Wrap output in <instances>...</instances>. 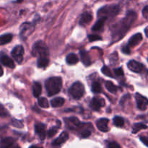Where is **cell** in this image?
<instances>
[{"label": "cell", "mask_w": 148, "mask_h": 148, "mask_svg": "<svg viewBox=\"0 0 148 148\" xmlns=\"http://www.w3.org/2000/svg\"><path fill=\"white\" fill-rule=\"evenodd\" d=\"M136 19H137L136 12L133 11L128 12L127 15L118 24L114 26V32H113V39L114 40H119L120 38L124 37L125 33L132 25Z\"/></svg>", "instance_id": "6da1fadb"}, {"label": "cell", "mask_w": 148, "mask_h": 148, "mask_svg": "<svg viewBox=\"0 0 148 148\" xmlns=\"http://www.w3.org/2000/svg\"><path fill=\"white\" fill-rule=\"evenodd\" d=\"M46 91L49 96L56 95L60 92L62 88V78L59 77H50L45 82Z\"/></svg>", "instance_id": "7a4b0ae2"}, {"label": "cell", "mask_w": 148, "mask_h": 148, "mask_svg": "<svg viewBox=\"0 0 148 148\" xmlns=\"http://www.w3.org/2000/svg\"><path fill=\"white\" fill-rule=\"evenodd\" d=\"M32 54L36 57H38V59L43 57H49V48L44 42L42 41V40H38L33 45V49H32Z\"/></svg>", "instance_id": "3957f363"}, {"label": "cell", "mask_w": 148, "mask_h": 148, "mask_svg": "<svg viewBox=\"0 0 148 148\" xmlns=\"http://www.w3.org/2000/svg\"><path fill=\"white\" fill-rule=\"evenodd\" d=\"M120 8L118 5L112 4V5H106L100 9L98 12V16L101 17H105L108 19V17H114L119 12Z\"/></svg>", "instance_id": "277c9868"}, {"label": "cell", "mask_w": 148, "mask_h": 148, "mask_svg": "<svg viewBox=\"0 0 148 148\" xmlns=\"http://www.w3.org/2000/svg\"><path fill=\"white\" fill-rule=\"evenodd\" d=\"M69 92L74 98L79 99L85 94V88L81 82H76L69 88Z\"/></svg>", "instance_id": "5b68a950"}, {"label": "cell", "mask_w": 148, "mask_h": 148, "mask_svg": "<svg viewBox=\"0 0 148 148\" xmlns=\"http://www.w3.org/2000/svg\"><path fill=\"white\" fill-rule=\"evenodd\" d=\"M35 30V25L33 23H23L20 26V38L23 40H25L28 36L33 33Z\"/></svg>", "instance_id": "8992f818"}, {"label": "cell", "mask_w": 148, "mask_h": 148, "mask_svg": "<svg viewBox=\"0 0 148 148\" xmlns=\"http://www.w3.org/2000/svg\"><path fill=\"white\" fill-rule=\"evenodd\" d=\"M23 55H24V48L23 46H16L12 51V56L14 60L18 64H20L23 60Z\"/></svg>", "instance_id": "52a82bcc"}, {"label": "cell", "mask_w": 148, "mask_h": 148, "mask_svg": "<svg viewBox=\"0 0 148 148\" xmlns=\"http://www.w3.org/2000/svg\"><path fill=\"white\" fill-rule=\"evenodd\" d=\"M129 69L135 73H141L145 70V66L140 62L135 60H131L127 64Z\"/></svg>", "instance_id": "ba28073f"}, {"label": "cell", "mask_w": 148, "mask_h": 148, "mask_svg": "<svg viewBox=\"0 0 148 148\" xmlns=\"http://www.w3.org/2000/svg\"><path fill=\"white\" fill-rule=\"evenodd\" d=\"M136 102H137V108L142 111H145L148 107V99L146 97L140 95V93H136L135 95Z\"/></svg>", "instance_id": "9c48e42d"}, {"label": "cell", "mask_w": 148, "mask_h": 148, "mask_svg": "<svg viewBox=\"0 0 148 148\" xmlns=\"http://www.w3.org/2000/svg\"><path fill=\"white\" fill-rule=\"evenodd\" d=\"M105 106V101L104 99L98 97H95L91 101L90 106L94 111H99L102 107Z\"/></svg>", "instance_id": "30bf717a"}, {"label": "cell", "mask_w": 148, "mask_h": 148, "mask_svg": "<svg viewBox=\"0 0 148 148\" xmlns=\"http://www.w3.org/2000/svg\"><path fill=\"white\" fill-rule=\"evenodd\" d=\"M65 120H66L65 121H66V125L70 130H77V129L79 128L82 125L79 120L76 117H69V118L65 119Z\"/></svg>", "instance_id": "8fae6325"}, {"label": "cell", "mask_w": 148, "mask_h": 148, "mask_svg": "<svg viewBox=\"0 0 148 148\" xmlns=\"http://www.w3.org/2000/svg\"><path fill=\"white\" fill-rule=\"evenodd\" d=\"M0 62L5 66L11 68V69H14L15 67V64L12 59L2 52L0 53Z\"/></svg>", "instance_id": "7c38bea8"}, {"label": "cell", "mask_w": 148, "mask_h": 148, "mask_svg": "<svg viewBox=\"0 0 148 148\" xmlns=\"http://www.w3.org/2000/svg\"><path fill=\"white\" fill-rule=\"evenodd\" d=\"M35 132L36 134L39 137V138L41 140H43L46 138V126L42 123H38L35 125Z\"/></svg>", "instance_id": "4fadbf2b"}, {"label": "cell", "mask_w": 148, "mask_h": 148, "mask_svg": "<svg viewBox=\"0 0 148 148\" xmlns=\"http://www.w3.org/2000/svg\"><path fill=\"white\" fill-rule=\"evenodd\" d=\"M69 139V134L66 132H63L52 143V145L55 147H58L62 145Z\"/></svg>", "instance_id": "5bb4252c"}, {"label": "cell", "mask_w": 148, "mask_h": 148, "mask_svg": "<svg viewBox=\"0 0 148 148\" xmlns=\"http://www.w3.org/2000/svg\"><path fill=\"white\" fill-rule=\"evenodd\" d=\"M108 122H109V120L108 119H100L97 121L96 126L100 131L103 132H107L109 131V128L108 127Z\"/></svg>", "instance_id": "9a60e30c"}, {"label": "cell", "mask_w": 148, "mask_h": 148, "mask_svg": "<svg viewBox=\"0 0 148 148\" xmlns=\"http://www.w3.org/2000/svg\"><path fill=\"white\" fill-rule=\"evenodd\" d=\"M143 40V36H142L141 33H136L134 36H132L130 38L128 42L129 46H131V47H135L136 46L139 44L140 42Z\"/></svg>", "instance_id": "2e32d148"}, {"label": "cell", "mask_w": 148, "mask_h": 148, "mask_svg": "<svg viewBox=\"0 0 148 148\" xmlns=\"http://www.w3.org/2000/svg\"><path fill=\"white\" fill-rule=\"evenodd\" d=\"M14 143L15 139L12 137H5L2 139L0 143V148H11Z\"/></svg>", "instance_id": "e0dca14e"}, {"label": "cell", "mask_w": 148, "mask_h": 148, "mask_svg": "<svg viewBox=\"0 0 148 148\" xmlns=\"http://www.w3.org/2000/svg\"><path fill=\"white\" fill-rule=\"evenodd\" d=\"M92 20V14L89 12H85L81 15L80 20H79V24L82 26L88 25Z\"/></svg>", "instance_id": "ac0fdd59"}, {"label": "cell", "mask_w": 148, "mask_h": 148, "mask_svg": "<svg viewBox=\"0 0 148 148\" xmlns=\"http://www.w3.org/2000/svg\"><path fill=\"white\" fill-rule=\"evenodd\" d=\"M79 54H80L81 61H82V62L83 63V64L85 65V66H89V65H90V57L88 53H87L85 51H79Z\"/></svg>", "instance_id": "d6986e66"}, {"label": "cell", "mask_w": 148, "mask_h": 148, "mask_svg": "<svg viewBox=\"0 0 148 148\" xmlns=\"http://www.w3.org/2000/svg\"><path fill=\"white\" fill-rule=\"evenodd\" d=\"M64 99L61 97H57L51 101V105L53 108H59V107L62 106L64 104Z\"/></svg>", "instance_id": "ffe728a7"}, {"label": "cell", "mask_w": 148, "mask_h": 148, "mask_svg": "<svg viewBox=\"0 0 148 148\" xmlns=\"http://www.w3.org/2000/svg\"><path fill=\"white\" fill-rule=\"evenodd\" d=\"M66 62L68 64L73 65L79 62V59H78L77 56L75 53H69L66 56Z\"/></svg>", "instance_id": "44dd1931"}, {"label": "cell", "mask_w": 148, "mask_h": 148, "mask_svg": "<svg viewBox=\"0 0 148 148\" xmlns=\"http://www.w3.org/2000/svg\"><path fill=\"white\" fill-rule=\"evenodd\" d=\"M107 19L105 18V17H101L99 18V20L96 22V23L94 24V25L92 26V30L93 31H98V30H100L103 27L104 24H105V22Z\"/></svg>", "instance_id": "7402d4cb"}, {"label": "cell", "mask_w": 148, "mask_h": 148, "mask_svg": "<svg viewBox=\"0 0 148 148\" xmlns=\"http://www.w3.org/2000/svg\"><path fill=\"white\" fill-rule=\"evenodd\" d=\"M41 91H42L41 85L38 82H34L33 86V95H34V97H36V98H38V97L40 96V94H41Z\"/></svg>", "instance_id": "603a6c76"}, {"label": "cell", "mask_w": 148, "mask_h": 148, "mask_svg": "<svg viewBox=\"0 0 148 148\" xmlns=\"http://www.w3.org/2000/svg\"><path fill=\"white\" fill-rule=\"evenodd\" d=\"M12 35L10 34V33H6V34L1 36H0V46L5 45L7 43H10L12 40Z\"/></svg>", "instance_id": "cb8c5ba5"}, {"label": "cell", "mask_w": 148, "mask_h": 148, "mask_svg": "<svg viewBox=\"0 0 148 148\" xmlns=\"http://www.w3.org/2000/svg\"><path fill=\"white\" fill-rule=\"evenodd\" d=\"M49 57L38 58L37 61V66L39 68H45L49 65Z\"/></svg>", "instance_id": "d4e9b609"}, {"label": "cell", "mask_w": 148, "mask_h": 148, "mask_svg": "<svg viewBox=\"0 0 148 148\" xmlns=\"http://www.w3.org/2000/svg\"><path fill=\"white\" fill-rule=\"evenodd\" d=\"M147 127L145 124H143V123H137V124H134L132 127V133L133 134H136L139 131L142 130H145L147 129Z\"/></svg>", "instance_id": "484cf974"}, {"label": "cell", "mask_w": 148, "mask_h": 148, "mask_svg": "<svg viewBox=\"0 0 148 148\" xmlns=\"http://www.w3.org/2000/svg\"><path fill=\"white\" fill-rule=\"evenodd\" d=\"M106 89L108 90L110 92H112V93L116 92L117 90H118L117 87L112 82H111V81H107V82H106Z\"/></svg>", "instance_id": "4316f807"}, {"label": "cell", "mask_w": 148, "mask_h": 148, "mask_svg": "<svg viewBox=\"0 0 148 148\" xmlns=\"http://www.w3.org/2000/svg\"><path fill=\"white\" fill-rule=\"evenodd\" d=\"M38 105L41 108H48L49 107V103L48 102V100L46 98H40L38 100Z\"/></svg>", "instance_id": "83f0119b"}, {"label": "cell", "mask_w": 148, "mask_h": 148, "mask_svg": "<svg viewBox=\"0 0 148 148\" xmlns=\"http://www.w3.org/2000/svg\"><path fill=\"white\" fill-rule=\"evenodd\" d=\"M92 91L94 93H100L102 90V88H101V85L99 82H95L92 83Z\"/></svg>", "instance_id": "f1b7e54d"}, {"label": "cell", "mask_w": 148, "mask_h": 148, "mask_svg": "<svg viewBox=\"0 0 148 148\" xmlns=\"http://www.w3.org/2000/svg\"><path fill=\"white\" fill-rule=\"evenodd\" d=\"M114 124L116 127H123L124 124V119L120 116H115L114 118Z\"/></svg>", "instance_id": "f546056e"}, {"label": "cell", "mask_w": 148, "mask_h": 148, "mask_svg": "<svg viewBox=\"0 0 148 148\" xmlns=\"http://www.w3.org/2000/svg\"><path fill=\"white\" fill-rule=\"evenodd\" d=\"M59 129V126H55V127H52L51 129H50L49 131L48 132V137H53V136L57 133Z\"/></svg>", "instance_id": "4dcf8cb0"}, {"label": "cell", "mask_w": 148, "mask_h": 148, "mask_svg": "<svg viewBox=\"0 0 148 148\" xmlns=\"http://www.w3.org/2000/svg\"><path fill=\"white\" fill-rule=\"evenodd\" d=\"M101 72L104 74L106 76L110 77H114V76L112 75V73H111V70H110L109 68L106 66H104L102 67V69H101Z\"/></svg>", "instance_id": "1f68e13d"}, {"label": "cell", "mask_w": 148, "mask_h": 148, "mask_svg": "<svg viewBox=\"0 0 148 148\" xmlns=\"http://www.w3.org/2000/svg\"><path fill=\"white\" fill-rule=\"evenodd\" d=\"M9 115L8 111L6 110L4 106L0 103V116L1 117H6Z\"/></svg>", "instance_id": "d6a6232c"}, {"label": "cell", "mask_w": 148, "mask_h": 148, "mask_svg": "<svg viewBox=\"0 0 148 148\" xmlns=\"http://www.w3.org/2000/svg\"><path fill=\"white\" fill-rule=\"evenodd\" d=\"M12 124L14 127H18V128H22L23 127V124L21 121L20 120H17L15 119H13L12 120Z\"/></svg>", "instance_id": "836d02e7"}, {"label": "cell", "mask_w": 148, "mask_h": 148, "mask_svg": "<svg viewBox=\"0 0 148 148\" xmlns=\"http://www.w3.org/2000/svg\"><path fill=\"white\" fill-rule=\"evenodd\" d=\"M88 39L90 42H93V41H96V40H101L102 39V38L101 36H98V35H89L88 36Z\"/></svg>", "instance_id": "e575fe53"}, {"label": "cell", "mask_w": 148, "mask_h": 148, "mask_svg": "<svg viewBox=\"0 0 148 148\" xmlns=\"http://www.w3.org/2000/svg\"><path fill=\"white\" fill-rule=\"evenodd\" d=\"M91 134V132L88 130H82L80 132V136L82 138H87V137H89Z\"/></svg>", "instance_id": "d590c367"}, {"label": "cell", "mask_w": 148, "mask_h": 148, "mask_svg": "<svg viewBox=\"0 0 148 148\" xmlns=\"http://www.w3.org/2000/svg\"><path fill=\"white\" fill-rule=\"evenodd\" d=\"M108 148H121V146L119 145V144L116 143V142H110L108 143Z\"/></svg>", "instance_id": "8d00e7d4"}, {"label": "cell", "mask_w": 148, "mask_h": 148, "mask_svg": "<svg viewBox=\"0 0 148 148\" xmlns=\"http://www.w3.org/2000/svg\"><path fill=\"white\" fill-rule=\"evenodd\" d=\"M114 72H115L117 76H123L124 75V71H123V69L121 67L114 69Z\"/></svg>", "instance_id": "74e56055"}, {"label": "cell", "mask_w": 148, "mask_h": 148, "mask_svg": "<svg viewBox=\"0 0 148 148\" xmlns=\"http://www.w3.org/2000/svg\"><path fill=\"white\" fill-rule=\"evenodd\" d=\"M122 52L124 53H126V54H130L131 51H130V46L129 45H125L122 47Z\"/></svg>", "instance_id": "f35d334b"}, {"label": "cell", "mask_w": 148, "mask_h": 148, "mask_svg": "<svg viewBox=\"0 0 148 148\" xmlns=\"http://www.w3.org/2000/svg\"><path fill=\"white\" fill-rule=\"evenodd\" d=\"M143 15L146 20H148V6L145 7L143 10Z\"/></svg>", "instance_id": "ab89813d"}, {"label": "cell", "mask_w": 148, "mask_h": 148, "mask_svg": "<svg viewBox=\"0 0 148 148\" xmlns=\"http://www.w3.org/2000/svg\"><path fill=\"white\" fill-rule=\"evenodd\" d=\"M140 140H141V142L145 145H146L148 147V139L147 138H146V137H140Z\"/></svg>", "instance_id": "60d3db41"}, {"label": "cell", "mask_w": 148, "mask_h": 148, "mask_svg": "<svg viewBox=\"0 0 148 148\" xmlns=\"http://www.w3.org/2000/svg\"><path fill=\"white\" fill-rule=\"evenodd\" d=\"M3 74H4V70H3L2 67H1V66H0V77L2 76Z\"/></svg>", "instance_id": "b9f144b4"}, {"label": "cell", "mask_w": 148, "mask_h": 148, "mask_svg": "<svg viewBox=\"0 0 148 148\" xmlns=\"http://www.w3.org/2000/svg\"><path fill=\"white\" fill-rule=\"evenodd\" d=\"M145 35L148 38V26L145 27Z\"/></svg>", "instance_id": "7bdbcfd3"}, {"label": "cell", "mask_w": 148, "mask_h": 148, "mask_svg": "<svg viewBox=\"0 0 148 148\" xmlns=\"http://www.w3.org/2000/svg\"><path fill=\"white\" fill-rule=\"evenodd\" d=\"M29 148H43L42 147H38V146H36V145H32L30 146Z\"/></svg>", "instance_id": "ee69618b"}, {"label": "cell", "mask_w": 148, "mask_h": 148, "mask_svg": "<svg viewBox=\"0 0 148 148\" xmlns=\"http://www.w3.org/2000/svg\"><path fill=\"white\" fill-rule=\"evenodd\" d=\"M14 148H20V147H19L18 146H17V147H14Z\"/></svg>", "instance_id": "f6af8a7d"}, {"label": "cell", "mask_w": 148, "mask_h": 148, "mask_svg": "<svg viewBox=\"0 0 148 148\" xmlns=\"http://www.w3.org/2000/svg\"><path fill=\"white\" fill-rule=\"evenodd\" d=\"M147 60H148V59H147Z\"/></svg>", "instance_id": "bcb514c9"}]
</instances>
